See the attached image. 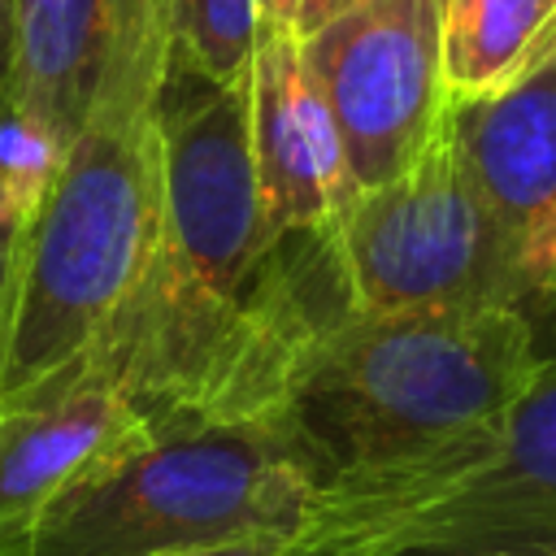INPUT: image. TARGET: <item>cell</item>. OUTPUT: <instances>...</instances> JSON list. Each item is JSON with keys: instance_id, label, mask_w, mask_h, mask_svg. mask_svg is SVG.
Returning a JSON list of instances; mask_svg holds the SVG:
<instances>
[{"instance_id": "4fadbf2b", "label": "cell", "mask_w": 556, "mask_h": 556, "mask_svg": "<svg viewBox=\"0 0 556 556\" xmlns=\"http://www.w3.org/2000/svg\"><path fill=\"white\" fill-rule=\"evenodd\" d=\"M169 65L204 83H239L252 74L261 9L256 0H165Z\"/></svg>"}, {"instance_id": "ac0fdd59", "label": "cell", "mask_w": 556, "mask_h": 556, "mask_svg": "<svg viewBox=\"0 0 556 556\" xmlns=\"http://www.w3.org/2000/svg\"><path fill=\"white\" fill-rule=\"evenodd\" d=\"M295 4H300V0H256L261 26H269V30H291V26H295ZM291 35H295V30H291Z\"/></svg>"}, {"instance_id": "52a82bcc", "label": "cell", "mask_w": 556, "mask_h": 556, "mask_svg": "<svg viewBox=\"0 0 556 556\" xmlns=\"http://www.w3.org/2000/svg\"><path fill=\"white\" fill-rule=\"evenodd\" d=\"M300 61L356 191L408 174L447 122L439 0H361L300 39Z\"/></svg>"}, {"instance_id": "ba28073f", "label": "cell", "mask_w": 556, "mask_h": 556, "mask_svg": "<svg viewBox=\"0 0 556 556\" xmlns=\"http://www.w3.org/2000/svg\"><path fill=\"white\" fill-rule=\"evenodd\" d=\"M447 130L530 295H556V43L504 91L452 104Z\"/></svg>"}, {"instance_id": "5b68a950", "label": "cell", "mask_w": 556, "mask_h": 556, "mask_svg": "<svg viewBox=\"0 0 556 556\" xmlns=\"http://www.w3.org/2000/svg\"><path fill=\"white\" fill-rule=\"evenodd\" d=\"M313 504L317 486L265 426L182 421L4 530L0 556H152L243 530L295 534Z\"/></svg>"}, {"instance_id": "7a4b0ae2", "label": "cell", "mask_w": 556, "mask_h": 556, "mask_svg": "<svg viewBox=\"0 0 556 556\" xmlns=\"http://www.w3.org/2000/svg\"><path fill=\"white\" fill-rule=\"evenodd\" d=\"M539 365L526 308H352L300 352L261 426L321 495L460 447L530 387Z\"/></svg>"}, {"instance_id": "5bb4252c", "label": "cell", "mask_w": 556, "mask_h": 556, "mask_svg": "<svg viewBox=\"0 0 556 556\" xmlns=\"http://www.w3.org/2000/svg\"><path fill=\"white\" fill-rule=\"evenodd\" d=\"M35 213V200H26L13 182L0 178V343H4V321H9V295H13V265H17V243L22 230Z\"/></svg>"}, {"instance_id": "7c38bea8", "label": "cell", "mask_w": 556, "mask_h": 556, "mask_svg": "<svg viewBox=\"0 0 556 556\" xmlns=\"http://www.w3.org/2000/svg\"><path fill=\"white\" fill-rule=\"evenodd\" d=\"M447 104L517 83L556 43V0H439Z\"/></svg>"}, {"instance_id": "30bf717a", "label": "cell", "mask_w": 556, "mask_h": 556, "mask_svg": "<svg viewBox=\"0 0 556 556\" xmlns=\"http://www.w3.org/2000/svg\"><path fill=\"white\" fill-rule=\"evenodd\" d=\"M152 421L83 361L0 408V534L26 526L78 482L152 439Z\"/></svg>"}, {"instance_id": "8992f818", "label": "cell", "mask_w": 556, "mask_h": 556, "mask_svg": "<svg viewBox=\"0 0 556 556\" xmlns=\"http://www.w3.org/2000/svg\"><path fill=\"white\" fill-rule=\"evenodd\" d=\"M330 239L361 313H469L534 300L460 165L447 122L408 174L356 191L339 208Z\"/></svg>"}, {"instance_id": "9c48e42d", "label": "cell", "mask_w": 556, "mask_h": 556, "mask_svg": "<svg viewBox=\"0 0 556 556\" xmlns=\"http://www.w3.org/2000/svg\"><path fill=\"white\" fill-rule=\"evenodd\" d=\"M9 113L65 156L126 52L165 30V0H9Z\"/></svg>"}, {"instance_id": "9a60e30c", "label": "cell", "mask_w": 556, "mask_h": 556, "mask_svg": "<svg viewBox=\"0 0 556 556\" xmlns=\"http://www.w3.org/2000/svg\"><path fill=\"white\" fill-rule=\"evenodd\" d=\"M291 534L282 530H243V534H222V539H200L182 547H165L152 556H282Z\"/></svg>"}, {"instance_id": "6da1fadb", "label": "cell", "mask_w": 556, "mask_h": 556, "mask_svg": "<svg viewBox=\"0 0 556 556\" xmlns=\"http://www.w3.org/2000/svg\"><path fill=\"white\" fill-rule=\"evenodd\" d=\"M352 308L330 235L265 222L248 78L165 65L156 243L83 365L152 430L261 426L300 352Z\"/></svg>"}, {"instance_id": "8fae6325", "label": "cell", "mask_w": 556, "mask_h": 556, "mask_svg": "<svg viewBox=\"0 0 556 556\" xmlns=\"http://www.w3.org/2000/svg\"><path fill=\"white\" fill-rule=\"evenodd\" d=\"M252 161L274 235L330 230L356 195L330 113L300 61L291 30L261 26L252 56Z\"/></svg>"}, {"instance_id": "3957f363", "label": "cell", "mask_w": 556, "mask_h": 556, "mask_svg": "<svg viewBox=\"0 0 556 556\" xmlns=\"http://www.w3.org/2000/svg\"><path fill=\"white\" fill-rule=\"evenodd\" d=\"M165 65L169 30L117 61L22 230L0 343V408L70 374L152 256Z\"/></svg>"}, {"instance_id": "e0dca14e", "label": "cell", "mask_w": 556, "mask_h": 556, "mask_svg": "<svg viewBox=\"0 0 556 556\" xmlns=\"http://www.w3.org/2000/svg\"><path fill=\"white\" fill-rule=\"evenodd\" d=\"M9 70H13V17H9V0H0V113L9 104Z\"/></svg>"}, {"instance_id": "2e32d148", "label": "cell", "mask_w": 556, "mask_h": 556, "mask_svg": "<svg viewBox=\"0 0 556 556\" xmlns=\"http://www.w3.org/2000/svg\"><path fill=\"white\" fill-rule=\"evenodd\" d=\"M352 4H361V0H300L295 4V39H308L313 30H321L326 22H334L339 13H348Z\"/></svg>"}, {"instance_id": "277c9868", "label": "cell", "mask_w": 556, "mask_h": 556, "mask_svg": "<svg viewBox=\"0 0 556 556\" xmlns=\"http://www.w3.org/2000/svg\"><path fill=\"white\" fill-rule=\"evenodd\" d=\"M282 556H556V356L460 447L321 491Z\"/></svg>"}]
</instances>
